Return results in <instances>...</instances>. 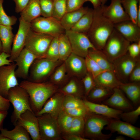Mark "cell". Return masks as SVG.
<instances>
[{
  "mask_svg": "<svg viewBox=\"0 0 140 140\" xmlns=\"http://www.w3.org/2000/svg\"><path fill=\"white\" fill-rule=\"evenodd\" d=\"M19 85L28 93L31 108L35 114L41 110L47 100L59 89L58 87L50 81L35 82L24 80Z\"/></svg>",
  "mask_w": 140,
  "mask_h": 140,
  "instance_id": "cell-1",
  "label": "cell"
},
{
  "mask_svg": "<svg viewBox=\"0 0 140 140\" xmlns=\"http://www.w3.org/2000/svg\"><path fill=\"white\" fill-rule=\"evenodd\" d=\"M114 29V24L102 14L101 6L93 9L92 23L86 35L97 49L102 50Z\"/></svg>",
  "mask_w": 140,
  "mask_h": 140,
  "instance_id": "cell-2",
  "label": "cell"
},
{
  "mask_svg": "<svg viewBox=\"0 0 140 140\" xmlns=\"http://www.w3.org/2000/svg\"><path fill=\"white\" fill-rule=\"evenodd\" d=\"M85 127L84 137L93 140H107L112 133L105 134L102 132L104 127L108 125L111 118L88 111L84 117Z\"/></svg>",
  "mask_w": 140,
  "mask_h": 140,
  "instance_id": "cell-3",
  "label": "cell"
},
{
  "mask_svg": "<svg viewBox=\"0 0 140 140\" xmlns=\"http://www.w3.org/2000/svg\"><path fill=\"white\" fill-rule=\"evenodd\" d=\"M7 99L14 108L11 120L14 125L20 115L25 111L28 110L33 112L31 107L28 93L19 85L9 90Z\"/></svg>",
  "mask_w": 140,
  "mask_h": 140,
  "instance_id": "cell-4",
  "label": "cell"
},
{
  "mask_svg": "<svg viewBox=\"0 0 140 140\" xmlns=\"http://www.w3.org/2000/svg\"><path fill=\"white\" fill-rule=\"evenodd\" d=\"M130 43L114 29L102 50L112 63L127 52Z\"/></svg>",
  "mask_w": 140,
  "mask_h": 140,
  "instance_id": "cell-5",
  "label": "cell"
},
{
  "mask_svg": "<svg viewBox=\"0 0 140 140\" xmlns=\"http://www.w3.org/2000/svg\"><path fill=\"white\" fill-rule=\"evenodd\" d=\"M54 37L34 31L31 29L26 37L24 48L32 52L37 59L44 58Z\"/></svg>",
  "mask_w": 140,
  "mask_h": 140,
  "instance_id": "cell-6",
  "label": "cell"
},
{
  "mask_svg": "<svg viewBox=\"0 0 140 140\" xmlns=\"http://www.w3.org/2000/svg\"><path fill=\"white\" fill-rule=\"evenodd\" d=\"M63 62L59 60L54 61L46 58L36 59L30 68L28 80L35 82H45L56 68Z\"/></svg>",
  "mask_w": 140,
  "mask_h": 140,
  "instance_id": "cell-7",
  "label": "cell"
},
{
  "mask_svg": "<svg viewBox=\"0 0 140 140\" xmlns=\"http://www.w3.org/2000/svg\"><path fill=\"white\" fill-rule=\"evenodd\" d=\"M40 140L62 139L57 118L49 114L37 116Z\"/></svg>",
  "mask_w": 140,
  "mask_h": 140,
  "instance_id": "cell-8",
  "label": "cell"
},
{
  "mask_svg": "<svg viewBox=\"0 0 140 140\" xmlns=\"http://www.w3.org/2000/svg\"><path fill=\"white\" fill-rule=\"evenodd\" d=\"M30 24L31 29L33 31L54 37H59L65 32L60 21L52 16H40L32 21Z\"/></svg>",
  "mask_w": 140,
  "mask_h": 140,
  "instance_id": "cell-9",
  "label": "cell"
},
{
  "mask_svg": "<svg viewBox=\"0 0 140 140\" xmlns=\"http://www.w3.org/2000/svg\"><path fill=\"white\" fill-rule=\"evenodd\" d=\"M71 47L72 52L84 58L88 55L90 49H96L86 34L73 31H65Z\"/></svg>",
  "mask_w": 140,
  "mask_h": 140,
  "instance_id": "cell-10",
  "label": "cell"
},
{
  "mask_svg": "<svg viewBox=\"0 0 140 140\" xmlns=\"http://www.w3.org/2000/svg\"><path fill=\"white\" fill-rule=\"evenodd\" d=\"M16 67L15 62L0 67V95L5 98L9 90L19 84L15 74Z\"/></svg>",
  "mask_w": 140,
  "mask_h": 140,
  "instance_id": "cell-11",
  "label": "cell"
},
{
  "mask_svg": "<svg viewBox=\"0 0 140 140\" xmlns=\"http://www.w3.org/2000/svg\"><path fill=\"white\" fill-rule=\"evenodd\" d=\"M139 60L140 58H132L127 52L113 62V71L121 82H128L130 74Z\"/></svg>",
  "mask_w": 140,
  "mask_h": 140,
  "instance_id": "cell-12",
  "label": "cell"
},
{
  "mask_svg": "<svg viewBox=\"0 0 140 140\" xmlns=\"http://www.w3.org/2000/svg\"><path fill=\"white\" fill-rule=\"evenodd\" d=\"M17 32L15 35L9 59L14 62L20 52L24 48L28 33L31 29L30 23L26 22L20 17Z\"/></svg>",
  "mask_w": 140,
  "mask_h": 140,
  "instance_id": "cell-13",
  "label": "cell"
},
{
  "mask_svg": "<svg viewBox=\"0 0 140 140\" xmlns=\"http://www.w3.org/2000/svg\"><path fill=\"white\" fill-rule=\"evenodd\" d=\"M104 129L112 133L117 132L135 140L140 139V128L120 119H111Z\"/></svg>",
  "mask_w": 140,
  "mask_h": 140,
  "instance_id": "cell-14",
  "label": "cell"
},
{
  "mask_svg": "<svg viewBox=\"0 0 140 140\" xmlns=\"http://www.w3.org/2000/svg\"><path fill=\"white\" fill-rule=\"evenodd\" d=\"M101 7L103 15L114 24L130 20L122 6L121 0H111L109 6L101 5Z\"/></svg>",
  "mask_w": 140,
  "mask_h": 140,
  "instance_id": "cell-15",
  "label": "cell"
},
{
  "mask_svg": "<svg viewBox=\"0 0 140 140\" xmlns=\"http://www.w3.org/2000/svg\"><path fill=\"white\" fill-rule=\"evenodd\" d=\"M37 59L30 51L24 48L15 60L17 66L15 73L17 78L25 80L28 78L30 68L34 61Z\"/></svg>",
  "mask_w": 140,
  "mask_h": 140,
  "instance_id": "cell-16",
  "label": "cell"
},
{
  "mask_svg": "<svg viewBox=\"0 0 140 140\" xmlns=\"http://www.w3.org/2000/svg\"><path fill=\"white\" fill-rule=\"evenodd\" d=\"M17 124L24 128L32 140H40L38 118L34 112L25 111L20 115L15 125Z\"/></svg>",
  "mask_w": 140,
  "mask_h": 140,
  "instance_id": "cell-17",
  "label": "cell"
},
{
  "mask_svg": "<svg viewBox=\"0 0 140 140\" xmlns=\"http://www.w3.org/2000/svg\"><path fill=\"white\" fill-rule=\"evenodd\" d=\"M64 62L69 76L81 79L87 73L85 58L72 52Z\"/></svg>",
  "mask_w": 140,
  "mask_h": 140,
  "instance_id": "cell-18",
  "label": "cell"
},
{
  "mask_svg": "<svg viewBox=\"0 0 140 140\" xmlns=\"http://www.w3.org/2000/svg\"><path fill=\"white\" fill-rule=\"evenodd\" d=\"M102 103L123 112L130 111L134 109L132 103L118 87L113 89L112 94Z\"/></svg>",
  "mask_w": 140,
  "mask_h": 140,
  "instance_id": "cell-19",
  "label": "cell"
},
{
  "mask_svg": "<svg viewBox=\"0 0 140 140\" xmlns=\"http://www.w3.org/2000/svg\"><path fill=\"white\" fill-rule=\"evenodd\" d=\"M65 94L58 91L49 98L42 108L35 114L37 116L45 114H49L57 118L63 110V102Z\"/></svg>",
  "mask_w": 140,
  "mask_h": 140,
  "instance_id": "cell-20",
  "label": "cell"
},
{
  "mask_svg": "<svg viewBox=\"0 0 140 140\" xmlns=\"http://www.w3.org/2000/svg\"><path fill=\"white\" fill-rule=\"evenodd\" d=\"M114 28L130 43L140 41V27L130 20L115 24Z\"/></svg>",
  "mask_w": 140,
  "mask_h": 140,
  "instance_id": "cell-21",
  "label": "cell"
},
{
  "mask_svg": "<svg viewBox=\"0 0 140 140\" xmlns=\"http://www.w3.org/2000/svg\"><path fill=\"white\" fill-rule=\"evenodd\" d=\"M84 105L88 110L111 119H120V114L122 111L116 109L103 103H93L87 100L85 97L83 99Z\"/></svg>",
  "mask_w": 140,
  "mask_h": 140,
  "instance_id": "cell-22",
  "label": "cell"
},
{
  "mask_svg": "<svg viewBox=\"0 0 140 140\" xmlns=\"http://www.w3.org/2000/svg\"><path fill=\"white\" fill-rule=\"evenodd\" d=\"M118 87L131 101L134 107H137L140 103V83L121 82Z\"/></svg>",
  "mask_w": 140,
  "mask_h": 140,
  "instance_id": "cell-23",
  "label": "cell"
},
{
  "mask_svg": "<svg viewBox=\"0 0 140 140\" xmlns=\"http://www.w3.org/2000/svg\"><path fill=\"white\" fill-rule=\"evenodd\" d=\"M80 79L74 77L72 78L58 91L65 95H68L83 99L85 97L84 89Z\"/></svg>",
  "mask_w": 140,
  "mask_h": 140,
  "instance_id": "cell-24",
  "label": "cell"
},
{
  "mask_svg": "<svg viewBox=\"0 0 140 140\" xmlns=\"http://www.w3.org/2000/svg\"><path fill=\"white\" fill-rule=\"evenodd\" d=\"M94 79L96 85L113 89L118 87L121 83L112 70L103 71Z\"/></svg>",
  "mask_w": 140,
  "mask_h": 140,
  "instance_id": "cell-25",
  "label": "cell"
},
{
  "mask_svg": "<svg viewBox=\"0 0 140 140\" xmlns=\"http://www.w3.org/2000/svg\"><path fill=\"white\" fill-rule=\"evenodd\" d=\"M89 8L82 7L73 11L67 12L60 20L65 31L71 30L82 16L88 11Z\"/></svg>",
  "mask_w": 140,
  "mask_h": 140,
  "instance_id": "cell-26",
  "label": "cell"
},
{
  "mask_svg": "<svg viewBox=\"0 0 140 140\" xmlns=\"http://www.w3.org/2000/svg\"><path fill=\"white\" fill-rule=\"evenodd\" d=\"M113 92V89L96 85L85 97L91 102L102 103L110 96Z\"/></svg>",
  "mask_w": 140,
  "mask_h": 140,
  "instance_id": "cell-27",
  "label": "cell"
},
{
  "mask_svg": "<svg viewBox=\"0 0 140 140\" xmlns=\"http://www.w3.org/2000/svg\"><path fill=\"white\" fill-rule=\"evenodd\" d=\"M20 17L25 22L30 23L33 20L41 16L39 0H30L20 12Z\"/></svg>",
  "mask_w": 140,
  "mask_h": 140,
  "instance_id": "cell-28",
  "label": "cell"
},
{
  "mask_svg": "<svg viewBox=\"0 0 140 140\" xmlns=\"http://www.w3.org/2000/svg\"><path fill=\"white\" fill-rule=\"evenodd\" d=\"M88 55L96 62L103 71H113V64L109 60L102 50L97 49H90Z\"/></svg>",
  "mask_w": 140,
  "mask_h": 140,
  "instance_id": "cell-29",
  "label": "cell"
},
{
  "mask_svg": "<svg viewBox=\"0 0 140 140\" xmlns=\"http://www.w3.org/2000/svg\"><path fill=\"white\" fill-rule=\"evenodd\" d=\"M12 26L0 25V38L3 52L10 54L14 35Z\"/></svg>",
  "mask_w": 140,
  "mask_h": 140,
  "instance_id": "cell-30",
  "label": "cell"
},
{
  "mask_svg": "<svg viewBox=\"0 0 140 140\" xmlns=\"http://www.w3.org/2000/svg\"><path fill=\"white\" fill-rule=\"evenodd\" d=\"M93 16V9L89 8L84 15L71 28L74 31L87 34L92 24Z\"/></svg>",
  "mask_w": 140,
  "mask_h": 140,
  "instance_id": "cell-31",
  "label": "cell"
},
{
  "mask_svg": "<svg viewBox=\"0 0 140 140\" xmlns=\"http://www.w3.org/2000/svg\"><path fill=\"white\" fill-rule=\"evenodd\" d=\"M12 130H9L2 128L1 133L10 140H30L31 137L28 132L23 127L16 124Z\"/></svg>",
  "mask_w": 140,
  "mask_h": 140,
  "instance_id": "cell-32",
  "label": "cell"
},
{
  "mask_svg": "<svg viewBox=\"0 0 140 140\" xmlns=\"http://www.w3.org/2000/svg\"><path fill=\"white\" fill-rule=\"evenodd\" d=\"M59 60L64 62L72 53L71 44L65 33L58 37Z\"/></svg>",
  "mask_w": 140,
  "mask_h": 140,
  "instance_id": "cell-33",
  "label": "cell"
},
{
  "mask_svg": "<svg viewBox=\"0 0 140 140\" xmlns=\"http://www.w3.org/2000/svg\"><path fill=\"white\" fill-rule=\"evenodd\" d=\"M67 74L64 62L57 67L50 77V81L58 87L67 81Z\"/></svg>",
  "mask_w": 140,
  "mask_h": 140,
  "instance_id": "cell-34",
  "label": "cell"
},
{
  "mask_svg": "<svg viewBox=\"0 0 140 140\" xmlns=\"http://www.w3.org/2000/svg\"><path fill=\"white\" fill-rule=\"evenodd\" d=\"M73 117L63 110L59 114L57 118V120L61 135L67 134L69 132Z\"/></svg>",
  "mask_w": 140,
  "mask_h": 140,
  "instance_id": "cell-35",
  "label": "cell"
},
{
  "mask_svg": "<svg viewBox=\"0 0 140 140\" xmlns=\"http://www.w3.org/2000/svg\"><path fill=\"white\" fill-rule=\"evenodd\" d=\"M123 8L130 20L137 24L138 4L140 0H121Z\"/></svg>",
  "mask_w": 140,
  "mask_h": 140,
  "instance_id": "cell-36",
  "label": "cell"
},
{
  "mask_svg": "<svg viewBox=\"0 0 140 140\" xmlns=\"http://www.w3.org/2000/svg\"><path fill=\"white\" fill-rule=\"evenodd\" d=\"M51 16L60 21L67 12L66 0H53Z\"/></svg>",
  "mask_w": 140,
  "mask_h": 140,
  "instance_id": "cell-37",
  "label": "cell"
},
{
  "mask_svg": "<svg viewBox=\"0 0 140 140\" xmlns=\"http://www.w3.org/2000/svg\"><path fill=\"white\" fill-rule=\"evenodd\" d=\"M85 127L84 117H73L71 128L67 133L84 137Z\"/></svg>",
  "mask_w": 140,
  "mask_h": 140,
  "instance_id": "cell-38",
  "label": "cell"
},
{
  "mask_svg": "<svg viewBox=\"0 0 140 140\" xmlns=\"http://www.w3.org/2000/svg\"><path fill=\"white\" fill-rule=\"evenodd\" d=\"M85 107L83 99L73 96L65 94L63 109Z\"/></svg>",
  "mask_w": 140,
  "mask_h": 140,
  "instance_id": "cell-39",
  "label": "cell"
},
{
  "mask_svg": "<svg viewBox=\"0 0 140 140\" xmlns=\"http://www.w3.org/2000/svg\"><path fill=\"white\" fill-rule=\"evenodd\" d=\"M58 37H54L44 58L54 61L59 60Z\"/></svg>",
  "mask_w": 140,
  "mask_h": 140,
  "instance_id": "cell-40",
  "label": "cell"
},
{
  "mask_svg": "<svg viewBox=\"0 0 140 140\" xmlns=\"http://www.w3.org/2000/svg\"><path fill=\"white\" fill-rule=\"evenodd\" d=\"M140 115V106L135 109L130 111L123 112L120 115V119L131 124L135 123Z\"/></svg>",
  "mask_w": 140,
  "mask_h": 140,
  "instance_id": "cell-41",
  "label": "cell"
},
{
  "mask_svg": "<svg viewBox=\"0 0 140 140\" xmlns=\"http://www.w3.org/2000/svg\"><path fill=\"white\" fill-rule=\"evenodd\" d=\"M87 72L94 79L98 75L103 71L93 59L88 55L85 58Z\"/></svg>",
  "mask_w": 140,
  "mask_h": 140,
  "instance_id": "cell-42",
  "label": "cell"
},
{
  "mask_svg": "<svg viewBox=\"0 0 140 140\" xmlns=\"http://www.w3.org/2000/svg\"><path fill=\"white\" fill-rule=\"evenodd\" d=\"M4 0H0V25L12 26L16 23L17 19L14 16H9L5 12L3 7Z\"/></svg>",
  "mask_w": 140,
  "mask_h": 140,
  "instance_id": "cell-43",
  "label": "cell"
},
{
  "mask_svg": "<svg viewBox=\"0 0 140 140\" xmlns=\"http://www.w3.org/2000/svg\"><path fill=\"white\" fill-rule=\"evenodd\" d=\"M53 0H39L41 16L47 17L51 16Z\"/></svg>",
  "mask_w": 140,
  "mask_h": 140,
  "instance_id": "cell-44",
  "label": "cell"
},
{
  "mask_svg": "<svg viewBox=\"0 0 140 140\" xmlns=\"http://www.w3.org/2000/svg\"><path fill=\"white\" fill-rule=\"evenodd\" d=\"M81 80L83 86L86 97L96 84L92 76L88 72Z\"/></svg>",
  "mask_w": 140,
  "mask_h": 140,
  "instance_id": "cell-45",
  "label": "cell"
},
{
  "mask_svg": "<svg viewBox=\"0 0 140 140\" xmlns=\"http://www.w3.org/2000/svg\"><path fill=\"white\" fill-rule=\"evenodd\" d=\"M63 110L73 117H84L88 111L85 106Z\"/></svg>",
  "mask_w": 140,
  "mask_h": 140,
  "instance_id": "cell-46",
  "label": "cell"
},
{
  "mask_svg": "<svg viewBox=\"0 0 140 140\" xmlns=\"http://www.w3.org/2000/svg\"><path fill=\"white\" fill-rule=\"evenodd\" d=\"M88 0H66L67 12L78 10L83 6V5Z\"/></svg>",
  "mask_w": 140,
  "mask_h": 140,
  "instance_id": "cell-47",
  "label": "cell"
},
{
  "mask_svg": "<svg viewBox=\"0 0 140 140\" xmlns=\"http://www.w3.org/2000/svg\"><path fill=\"white\" fill-rule=\"evenodd\" d=\"M140 81V60H139L131 72L128 82Z\"/></svg>",
  "mask_w": 140,
  "mask_h": 140,
  "instance_id": "cell-48",
  "label": "cell"
},
{
  "mask_svg": "<svg viewBox=\"0 0 140 140\" xmlns=\"http://www.w3.org/2000/svg\"><path fill=\"white\" fill-rule=\"evenodd\" d=\"M127 52L131 57L134 58H139L140 41L130 44L128 48Z\"/></svg>",
  "mask_w": 140,
  "mask_h": 140,
  "instance_id": "cell-49",
  "label": "cell"
},
{
  "mask_svg": "<svg viewBox=\"0 0 140 140\" xmlns=\"http://www.w3.org/2000/svg\"><path fill=\"white\" fill-rule=\"evenodd\" d=\"M15 5V11L20 13L27 5L30 0H13Z\"/></svg>",
  "mask_w": 140,
  "mask_h": 140,
  "instance_id": "cell-50",
  "label": "cell"
},
{
  "mask_svg": "<svg viewBox=\"0 0 140 140\" xmlns=\"http://www.w3.org/2000/svg\"><path fill=\"white\" fill-rule=\"evenodd\" d=\"M10 54L4 52L0 54V67L10 64L12 62L9 59Z\"/></svg>",
  "mask_w": 140,
  "mask_h": 140,
  "instance_id": "cell-51",
  "label": "cell"
},
{
  "mask_svg": "<svg viewBox=\"0 0 140 140\" xmlns=\"http://www.w3.org/2000/svg\"><path fill=\"white\" fill-rule=\"evenodd\" d=\"M62 139L65 140H89L82 137L68 133L62 135Z\"/></svg>",
  "mask_w": 140,
  "mask_h": 140,
  "instance_id": "cell-52",
  "label": "cell"
},
{
  "mask_svg": "<svg viewBox=\"0 0 140 140\" xmlns=\"http://www.w3.org/2000/svg\"><path fill=\"white\" fill-rule=\"evenodd\" d=\"M10 106V102L8 99L0 95V110L8 111Z\"/></svg>",
  "mask_w": 140,
  "mask_h": 140,
  "instance_id": "cell-53",
  "label": "cell"
},
{
  "mask_svg": "<svg viewBox=\"0 0 140 140\" xmlns=\"http://www.w3.org/2000/svg\"><path fill=\"white\" fill-rule=\"evenodd\" d=\"M8 111L0 110V131L3 128V121L8 114Z\"/></svg>",
  "mask_w": 140,
  "mask_h": 140,
  "instance_id": "cell-54",
  "label": "cell"
},
{
  "mask_svg": "<svg viewBox=\"0 0 140 140\" xmlns=\"http://www.w3.org/2000/svg\"><path fill=\"white\" fill-rule=\"evenodd\" d=\"M92 4L94 9L99 7L101 5V0H88Z\"/></svg>",
  "mask_w": 140,
  "mask_h": 140,
  "instance_id": "cell-55",
  "label": "cell"
},
{
  "mask_svg": "<svg viewBox=\"0 0 140 140\" xmlns=\"http://www.w3.org/2000/svg\"><path fill=\"white\" fill-rule=\"evenodd\" d=\"M137 16V24L140 27V1L139 2Z\"/></svg>",
  "mask_w": 140,
  "mask_h": 140,
  "instance_id": "cell-56",
  "label": "cell"
},
{
  "mask_svg": "<svg viewBox=\"0 0 140 140\" xmlns=\"http://www.w3.org/2000/svg\"><path fill=\"white\" fill-rule=\"evenodd\" d=\"M114 140H125V138L122 135L117 136L115 137Z\"/></svg>",
  "mask_w": 140,
  "mask_h": 140,
  "instance_id": "cell-57",
  "label": "cell"
},
{
  "mask_svg": "<svg viewBox=\"0 0 140 140\" xmlns=\"http://www.w3.org/2000/svg\"><path fill=\"white\" fill-rule=\"evenodd\" d=\"M0 140H10V139L1 133L0 134Z\"/></svg>",
  "mask_w": 140,
  "mask_h": 140,
  "instance_id": "cell-58",
  "label": "cell"
},
{
  "mask_svg": "<svg viewBox=\"0 0 140 140\" xmlns=\"http://www.w3.org/2000/svg\"><path fill=\"white\" fill-rule=\"evenodd\" d=\"M2 52H3L2 45L0 38V54Z\"/></svg>",
  "mask_w": 140,
  "mask_h": 140,
  "instance_id": "cell-59",
  "label": "cell"
},
{
  "mask_svg": "<svg viewBox=\"0 0 140 140\" xmlns=\"http://www.w3.org/2000/svg\"><path fill=\"white\" fill-rule=\"evenodd\" d=\"M108 0H101V5H104Z\"/></svg>",
  "mask_w": 140,
  "mask_h": 140,
  "instance_id": "cell-60",
  "label": "cell"
}]
</instances>
